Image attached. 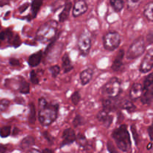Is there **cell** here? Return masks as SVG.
Wrapping results in <instances>:
<instances>
[{
  "label": "cell",
  "instance_id": "cell-5",
  "mask_svg": "<svg viewBox=\"0 0 153 153\" xmlns=\"http://www.w3.org/2000/svg\"><path fill=\"white\" fill-rule=\"evenodd\" d=\"M145 49H146V45H145L144 38L140 36L136 39L129 46L126 54V58L129 60L139 58L144 52Z\"/></svg>",
  "mask_w": 153,
  "mask_h": 153
},
{
  "label": "cell",
  "instance_id": "cell-22",
  "mask_svg": "<svg viewBox=\"0 0 153 153\" xmlns=\"http://www.w3.org/2000/svg\"><path fill=\"white\" fill-rule=\"evenodd\" d=\"M19 91L23 94H28L30 91L29 84L23 78H19Z\"/></svg>",
  "mask_w": 153,
  "mask_h": 153
},
{
  "label": "cell",
  "instance_id": "cell-47",
  "mask_svg": "<svg viewBox=\"0 0 153 153\" xmlns=\"http://www.w3.org/2000/svg\"><path fill=\"white\" fill-rule=\"evenodd\" d=\"M27 153H40V152L36 149H30Z\"/></svg>",
  "mask_w": 153,
  "mask_h": 153
},
{
  "label": "cell",
  "instance_id": "cell-9",
  "mask_svg": "<svg viewBox=\"0 0 153 153\" xmlns=\"http://www.w3.org/2000/svg\"><path fill=\"white\" fill-rule=\"evenodd\" d=\"M63 141L61 143V146L63 147L64 146H66V145L71 144L73 142L76 141V134H75L74 130L72 129V128H66L65 130L63 132Z\"/></svg>",
  "mask_w": 153,
  "mask_h": 153
},
{
  "label": "cell",
  "instance_id": "cell-17",
  "mask_svg": "<svg viewBox=\"0 0 153 153\" xmlns=\"http://www.w3.org/2000/svg\"><path fill=\"white\" fill-rule=\"evenodd\" d=\"M72 8V2L71 1H67L64 4V7L62 11L59 14V22H63L67 20L70 15V10Z\"/></svg>",
  "mask_w": 153,
  "mask_h": 153
},
{
  "label": "cell",
  "instance_id": "cell-39",
  "mask_svg": "<svg viewBox=\"0 0 153 153\" xmlns=\"http://www.w3.org/2000/svg\"><path fill=\"white\" fill-rule=\"evenodd\" d=\"M9 64L12 66V67H16V66H19L20 65V62L18 59L16 58H10L9 60Z\"/></svg>",
  "mask_w": 153,
  "mask_h": 153
},
{
  "label": "cell",
  "instance_id": "cell-32",
  "mask_svg": "<svg viewBox=\"0 0 153 153\" xmlns=\"http://www.w3.org/2000/svg\"><path fill=\"white\" fill-rule=\"evenodd\" d=\"M21 43H22V42H21L20 37H19V35L16 34V35H13V39H12V40H11V42H10V44L11 45V46H13V47L17 48L20 46Z\"/></svg>",
  "mask_w": 153,
  "mask_h": 153
},
{
  "label": "cell",
  "instance_id": "cell-31",
  "mask_svg": "<svg viewBox=\"0 0 153 153\" xmlns=\"http://www.w3.org/2000/svg\"><path fill=\"white\" fill-rule=\"evenodd\" d=\"M9 105H10V101L7 99H3L0 100V111H4L7 109Z\"/></svg>",
  "mask_w": 153,
  "mask_h": 153
},
{
  "label": "cell",
  "instance_id": "cell-50",
  "mask_svg": "<svg viewBox=\"0 0 153 153\" xmlns=\"http://www.w3.org/2000/svg\"><path fill=\"white\" fill-rule=\"evenodd\" d=\"M9 1H0V7H2V6L5 5V4H8Z\"/></svg>",
  "mask_w": 153,
  "mask_h": 153
},
{
  "label": "cell",
  "instance_id": "cell-7",
  "mask_svg": "<svg viewBox=\"0 0 153 153\" xmlns=\"http://www.w3.org/2000/svg\"><path fill=\"white\" fill-rule=\"evenodd\" d=\"M78 47L82 56H87L89 54L91 48V34L88 31L85 30L82 32L78 40Z\"/></svg>",
  "mask_w": 153,
  "mask_h": 153
},
{
  "label": "cell",
  "instance_id": "cell-40",
  "mask_svg": "<svg viewBox=\"0 0 153 153\" xmlns=\"http://www.w3.org/2000/svg\"><path fill=\"white\" fill-rule=\"evenodd\" d=\"M43 136H44L45 138H46L48 141L50 142V143H52V142H53L54 138L52 137V136L51 135L49 132H48V131H44V132L43 133Z\"/></svg>",
  "mask_w": 153,
  "mask_h": 153
},
{
  "label": "cell",
  "instance_id": "cell-1",
  "mask_svg": "<svg viewBox=\"0 0 153 153\" xmlns=\"http://www.w3.org/2000/svg\"><path fill=\"white\" fill-rule=\"evenodd\" d=\"M38 117L43 126H49L53 123L58 117V105L49 104L43 97L39 99Z\"/></svg>",
  "mask_w": 153,
  "mask_h": 153
},
{
  "label": "cell",
  "instance_id": "cell-12",
  "mask_svg": "<svg viewBox=\"0 0 153 153\" xmlns=\"http://www.w3.org/2000/svg\"><path fill=\"white\" fill-rule=\"evenodd\" d=\"M97 120L102 123L104 124L105 126L109 127V126L111 124L112 121H113V117L111 116L108 111L102 110L99 112L97 114Z\"/></svg>",
  "mask_w": 153,
  "mask_h": 153
},
{
  "label": "cell",
  "instance_id": "cell-44",
  "mask_svg": "<svg viewBox=\"0 0 153 153\" xmlns=\"http://www.w3.org/2000/svg\"><path fill=\"white\" fill-rule=\"evenodd\" d=\"M14 101L16 104H19V105H24L25 104V100H24L23 98L19 97H16V98L14 99Z\"/></svg>",
  "mask_w": 153,
  "mask_h": 153
},
{
  "label": "cell",
  "instance_id": "cell-36",
  "mask_svg": "<svg viewBox=\"0 0 153 153\" xmlns=\"http://www.w3.org/2000/svg\"><path fill=\"white\" fill-rule=\"evenodd\" d=\"M30 80H31V83L34 85H37L39 83V79L37 78L36 71L34 70H31L30 73Z\"/></svg>",
  "mask_w": 153,
  "mask_h": 153
},
{
  "label": "cell",
  "instance_id": "cell-33",
  "mask_svg": "<svg viewBox=\"0 0 153 153\" xmlns=\"http://www.w3.org/2000/svg\"><path fill=\"white\" fill-rule=\"evenodd\" d=\"M49 70H50L52 77L56 78L57 76L59 75L60 71H61V68H60V67L58 65H54L52 66V67L49 68Z\"/></svg>",
  "mask_w": 153,
  "mask_h": 153
},
{
  "label": "cell",
  "instance_id": "cell-6",
  "mask_svg": "<svg viewBox=\"0 0 153 153\" xmlns=\"http://www.w3.org/2000/svg\"><path fill=\"white\" fill-rule=\"evenodd\" d=\"M120 44V36L116 31L107 33L103 37V45L106 50L114 51L117 49Z\"/></svg>",
  "mask_w": 153,
  "mask_h": 153
},
{
  "label": "cell",
  "instance_id": "cell-52",
  "mask_svg": "<svg viewBox=\"0 0 153 153\" xmlns=\"http://www.w3.org/2000/svg\"><path fill=\"white\" fill-rule=\"evenodd\" d=\"M0 29H1V23H0Z\"/></svg>",
  "mask_w": 153,
  "mask_h": 153
},
{
  "label": "cell",
  "instance_id": "cell-20",
  "mask_svg": "<svg viewBox=\"0 0 153 153\" xmlns=\"http://www.w3.org/2000/svg\"><path fill=\"white\" fill-rule=\"evenodd\" d=\"M120 107L122 109L127 111L129 113H131V112H133L136 109V106L130 100H125L121 102L120 103Z\"/></svg>",
  "mask_w": 153,
  "mask_h": 153
},
{
  "label": "cell",
  "instance_id": "cell-28",
  "mask_svg": "<svg viewBox=\"0 0 153 153\" xmlns=\"http://www.w3.org/2000/svg\"><path fill=\"white\" fill-rule=\"evenodd\" d=\"M152 73H149L147 76L146 77V79H144V82H143V90L148 89V88H151L152 87Z\"/></svg>",
  "mask_w": 153,
  "mask_h": 153
},
{
  "label": "cell",
  "instance_id": "cell-24",
  "mask_svg": "<svg viewBox=\"0 0 153 153\" xmlns=\"http://www.w3.org/2000/svg\"><path fill=\"white\" fill-rule=\"evenodd\" d=\"M143 14L148 20L151 21V22L153 21V1H150L146 4Z\"/></svg>",
  "mask_w": 153,
  "mask_h": 153
},
{
  "label": "cell",
  "instance_id": "cell-14",
  "mask_svg": "<svg viewBox=\"0 0 153 153\" xmlns=\"http://www.w3.org/2000/svg\"><path fill=\"white\" fill-rule=\"evenodd\" d=\"M42 56H43V52H42V51H38V52L31 55L28 59V65L31 67H37L40 64V61H41Z\"/></svg>",
  "mask_w": 153,
  "mask_h": 153
},
{
  "label": "cell",
  "instance_id": "cell-37",
  "mask_svg": "<svg viewBox=\"0 0 153 153\" xmlns=\"http://www.w3.org/2000/svg\"><path fill=\"white\" fill-rule=\"evenodd\" d=\"M107 148L108 150L109 153H118L117 151L116 148L114 146V144L112 143V142H111L110 140H108L107 143Z\"/></svg>",
  "mask_w": 153,
  "mask_h": 153
},
{
  "label": "cell",
  "instance_id": "cell-3",
  "mask_svg": "<svg viewBox=\"0 0 153 153\" xmlns=\"http://www.w3.org/2000/svg\"><path fill=\"white\" fill-rule=\"evenodd\" d=\"M117 147L123 152H127L131 149V140L126 125H121L115 128L111 134Z\"/></svg>",
  "mask_w": 153,
  "mask_h": 153
},
{
  "label": "cell",
  "instance_id": "cell-45",
  "mask_svg": "<svg viewBox=\"0 0 153 153\" xmlns=\"http://www.w3.org/2000/svg\"><path fill=\"white\" fill-rule=\"evenodd\" d=\"M148 134H149V138H150L151 140H152V126H149V127H148Z\"/></svg>",
  "mask_w": 153,
  "mask_h": 153
},
{
  "label": "cell",
  "instance_id": "cell-21",
  "mask_svg": "<svg viewBox=\"0 0 153 153\" xmlns=\"http://www.w3.org/2000/svg\"><path fill=\"white\" fill-rule=\"evenodd\" d=\"M62 64H63V68H64V73H67L70 72L73 69V67L71 64V61H70V58H69L68 54L66 53L62 58Z\"/></svg>",
  "mask_w": 153,
  "mask_h": 153
},
{
  "label": "cell",
  "instance_id": "cell-34",
  "mask_svg": "<svg viewBox=\"0 0 153 153\" xmlns=\"http://www.w3.org/2000/svg\"><path fill=\"white\" fill-rule=\"evenodd\" d=\"M84 123V120L80 115H76V117L74 118L73 121V125L74 127H78L79 126H82Z\"/></svg>",
  "mask_w": 153,
  "mask_h": 153
},
{
  "label": "cell",
  "instance_id": "cell-30",
  "mask_svg": "<svg viewBox=\"0 0 153 153\" xmlns=\"http://www.w3.org/2000/svg\"><path fill=\"white\" fill-rule=\"evenodd\" d=\"M71 100H72V102L73 103V105H77L79 103L81 100V95L79 94V91H75L71 96Z\"/></svg>",
  "mask_w": 153,
  "mask_h": 153
},
{
  "label": "cell",
  "instance_id": "cell-10",
  "mask_svg": "<svg viewBox=\"0 0 153 153\" xmlns=\"http://www.w3.org/2000/svg\"><path fill=\"white\" fill-rule=\"evenodd\" d=\"M88 6L86 1L79 0L75 2L73 9V16L74 17H78L81 15L84 14L88 10Z\"/></svg>",
  "mask_w": 153,
  "mask_h": 153
},
{
  "label": "cell",
  "instance_id": "cell-27",
  "mask_svg": "<svg viewBox=\"0 0 153 153\" xmlns=\"http://www.w3.org/2000/svg\"><path fill=\"white\" fill-rule=\"evenodd\" d=\"M10 130H11V127L10 126H4L0 128V137L2 138H5V137H8L10 134Z\"/></svg>",
  "mask_w": 153,
  "mask_h": 153
},
{
  "label": "cell",
  "instance_id": "cell-43",
  "mask_svg": "<svg viewBox=\"0 0 153 153\" xmlns=\"http://www.w3.org/2000/svg\"><path fill=\"white\" fill-rule=\"evenodd\" d=\"M5 40H7V33H6V31L0 33V44Z\"/></svg>",
  "mask_w": 153,
  "mask_h": 153
},
{
  "label": "cell",
  "instance_id": "cell-2",
  "mask_svg": "<svg viewBox=\"0 0 153 153\" xmlns=\"http://www.w3.org/2000/svg\"><path fill=\"white\" fill-rule=\"evenodd\" d=\"M58 24L55 20H49L43 23L36 33V39L41 43L50 42L58 33Z\"/></svg>",
  "mask_w": 153,
  "mask_h": 153
},
{
  "label": "cell",
  "instance_id": "cell-49",
  "mask_svg": "<svg viewBox=\"0 0 153 153\" xmlns=\"http://www.w3.org/2000/svg\"><path fill=\"white\" fill-rule=\"evenodd\" d=\"M42 153H54L52 149H44L43 150V152Z\"/></svg>",
  "mask_w": 153,
  "mask_h": 153
},
{
  "label": "cell",
  "instance_id": "cell-25",
  "mask_svg": "<svg viewBox=\"0 0 153 153\" xmlns=\"http://www.w3.org/2000/svg\"><path fill=\"white\" fill-rule=\"evenodd\" d=\"M36 120V108L34 103L29 104V115H28V122L30 124H34Z\"/></svg>",
  "mask_w": 153,
  "mask_h": 153
},
{
  "label": "cell",
  "instance_id": "cell-42",
  "mask_svg": "<svg viewBox=\"0 0 153 153\" xmlns=\"http://www.w3.org/2000/svg\"><path fill=\"white\" fill-rule=\"evenodd\" d=\"M146 40H147L148 44L151 45L153 42V34H152V31H150L149 32V34H147V37H146Z\"/></svg>",
  "mask_w": 153,
  "mask_h": 153
},
{
  "label": "cell",
  "instance_id": "cell-26",
  "mask_svg": "<svg viewBox=\"0 0 153 153\" xmlns=\"http://www.w3.org/2000/svg\"><path fill=\"white\" fill-rule=\"evenodd\" d=\"M110 4H111L112 7H113L115 11L120 12L123 8L124 1H121V0H115V1L111 0V1H110Z\"/></svg>",
  "mask_w": 153,
  "mask_h": 153
},
{
  "label": "cell",
  "instance_id": "cell-16",
  "mask_svg": "<svg viewBox=\"0 0 153 153\" xmlns=\"http://www.w3.org/2000/svg\"><path fill=\"white\" fill-rule=\"evenodd\" d=\"M153 98V89L152 87L148 89L143 90V93L142 97H140L141 102L143 105H150L152 102Z\"/></svg>",
  "mask_w": 153,
  "mask_h": 153
},
{
  "label": "cell",
  "instance_id": "cell-11",
  "mask_svg": "<svg viewBox=\"0 0 153 153\" xmlns=\"http://www.w3.org/2000/svg\"><path fill=\"white\" fill-rule=\"evenodd\" d=\"M143 88L141 84L135 83L132 85L129 92V97L131 100H136L143 95Z\"/></svg>",
  "mask_w": 153,
  "mask_h": 153
},
{
  "label": "cell",
  "instance_id": "cell-4",
  "mask_svg": "<svg viewBox=\"0 0 153 153\" xmlns=\"http://www.w3.org/2000/svg\"><path fill=\"white\" fill-rule=\"evenodd\" d=\"M102 94L111 99H115L121 92V82L118 78L114 77L111 79L103 86Z\"/></svg>",
  "mask_w": 153,
  "mask_h": 153
},
{
  "label": "cell",
  "instance_id": "cell-41",
  "mask_svg": "<svg viewBox=\"0 0 153 153\" xmlns=\"http://www.w3.org/2000/svg\"><path fill=\"white\" fill-rule=\"evenodd\" d=\"M30 6V4L28 2H26L25 3V4H23L22 5H21L20 7H19V13H23L24 11H25V10L28 9V7Z\"/></svg>",
  "mask_w": 153,
  "mask_h": 153
},
{
  "label": "cell",
  "instance_id": "cell-48",
  "mask_svg": "<svg viewBox=\"0 0 153 153\" xmlns=\"http://www.w3.org/2000/svg\"><path fill=\"white\" fill-rule=\"evenodd\" d=\"M19 130L17 128H14V129H13V136L17 135V134H19Z\"/></svg>",
  "mask_w": 153,
  "mask_h": 153
},
{
  "label": "cell",
  "instance_id": "cell-13",
  "mask_svg": "<svg viewBox=\"0 0 153 153\" xmlns=\"http://www.w3.org/2000/svg\"><path fill=\"white\" fill-rule=\"evenodd\" d=\"M124 55H125V52L123 49H120L118 52L117 55L115 58L113 64L111 66V69L114 71L117 72L121 69L123 67V60Z\"/></svg>",
  "mask_w": 153,
  "mask_h": 153
},
{
  "label": "cell",
  "instance_id": "cell-8",
  "mask_svg": "<svg viewBox=\"0 0 153 153\" xmlns=\"http://www.w3.org/2000/svg\"><path fill=\"white\" fill-rule=\"evenodd\" d=\"M153 67V51L150 49L147 52V54L145 55L144 58L142 61L140 66V72L145 73L149 72Z\"/></svg>",
  "mask_w": 153,
  "mask_h": 153
},
{
  "label": "cell",
  "instance_id": "cell-53",
  "mask_svg": "<svg viewBox=\"0 0 153 153\" xmlns=\"http://www.w3.org/2000/svg\"><path fill=\"white\" fill-rule=\"evenodd\" d=\"M0 81H1V79H0Z\"/></svg>",
  "mask_w": 153,
  "mask_h": 153
},
{
  "label": "cell",
  "instance_id": "cell-15",
  "mask_svg": "<svg viewBox=\"0 0 153 153\" xmlns=\"http://www.w3.org/2000/svg\"><path fill=\"white\" fill-rule=\"evenodd\" d=\"M94 71L92 69H86L80 73V81L82 85H86L92 79Z\"/></svg>",
  "mask_w": 153,
  "mask_h": 153
},
{
  "label": "cell",
  "instance_id": "cell-51",
  "mask_svg": "<svg viewBox=\"0 0 153 153\" xmlns=\"http://www.w3.org/2000/svg\"><path fill=\"white\" fill-rule=\"evenodd\" d=\"M151 148H152V143H149V145L147 146V149H151Z\"/></svg>",
  "mask_w": 153,
  "mask_h": 153
},
{
  "label": "cell",
  "instance_id": "cell-19",
  "mask_svg": "<svg viewBox=\"0 0 153 153\" xmlns=\"http://www.w3.org/2000/svg\"><path fill=\"white\" fill-rule=\"evenodd\" d=\"M102 105L104 108V110L108 112L114 110L116 108V103L114 101L113 99L111 98L102 100Z\"/></svg>",
  "mask_w": 153,
  "mask_h": 153
},
{
  "label": "cell",
  "instance_id": "cell-18",
  "mask_svg": "<svg viewBox=\"0 0 153 153\" xmlns=\"http://www.w3.org/2000/svg\"><path fill=\"white\" fill-rule=\"evenodd\" d=\"M35 143V138L33 136H26L22 140L20 143V147L22 149H26Z\"/></svg>",
  "mask_w": 153,
  "mask_h": 153
},
{
  "label": "cell",
  "instance_id": "cell-35",
  "mask_svg": "<svg viewBox=\"0 0 153 153\" xmlns=\"http://www.w3.org/2000/svg\"><path fill=\"white\" fill-rule=\"evenodd\" d=\"M131 133H132L133 137H134V141H135L136 145L137 146L139 143V136H138V134H137V128H136L135 126L134 125L131 126Z\"/></svg>",
  "mask_w": 153,
  "mask_h": 153
},
{
  "label": "cell",
  "instance_id": "cell-29",
  "mask_svg": "<svg viewBox=\"0 0 153 153\" xmlns=\"http://www.w3.org/2000/svg\"><path fill=\"white\" fill-rule=\"evenodd\" d=\"M76 140H78V143H79V144L81 146H82V147H85V146H87V145H88V140H87L86 137H85V136L84 135V134H78V135L76 136Z\"/></svg>",
  "mask_w": 153,
  "mask_h": 153
},
{
  "label": "cell",
  "instance_id": "cell-23",
  "mask_svg": "<svg viewBox=\"0 0 153 153\" xmlns=\"http://www.w3.org/2000/svg\"><path fill=\"white\" fill-rule=\"evenodd\" d=\"M43 1H33L31 4V18H35L41 7Z\"/></svg>",
  "mask_w": 153,
  "mask_h": 153
},
{
  "label": "cell",
  "instance_id": "cell-38",
  "mask_svg": "<svg viewBox=\"0 0 153 153\" xmlns=\"http://www.w3.org/2000/svg\"><path fill=\"white\" fill-rule=\"evenodd\" d=\"M140 1H128V8L130 10H133L139 4H140Z\"/></svg>",
  "mask_w": 153,
  "mask_h": 153
},
{
  "label": "cell",
  "instance_id": "cell-46",
  "mask_svg": "<svg viewBox=\"0 0 153 153\" xmlns=\"http://www.w3.org/2000/svg\"><path fill=\"white\" fill-rule=\"evenodd\" d=\"M7 151V146L5 145L0 144V153H5Z\"/></svg>",
  "mask_w": 153,
  "mask_h": 153
}]
</instances>
